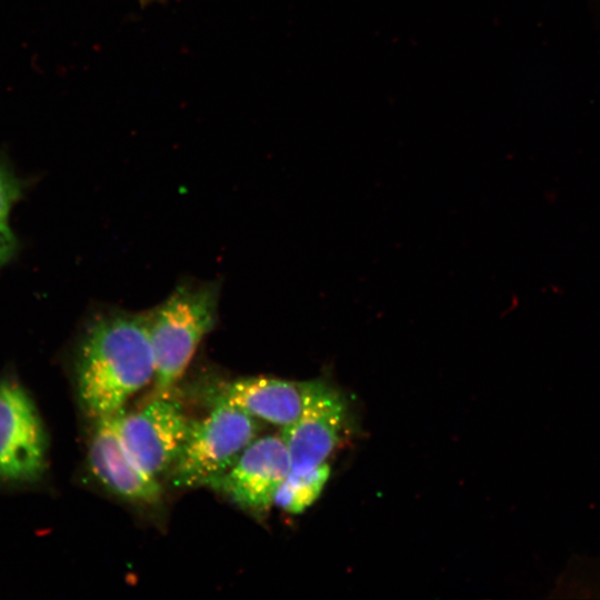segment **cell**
<instances>
[{
  "label": "cell",
  "instance_id": "cell-1",
  "mask_svg": "<svg viewBox=\"0 0 600 600\" xmlns=\"http://www.w3.org/2000/svg\"><path fill=\"white\" fill-rule=\"evenodd\" d=\"M153 378L147 312L109 310L88 323L77 360L78 394L88 417L119 412Z\"/></svg>",
  "mask_w": 600,
  "mask_h": 600
},
{
  "label": "cell",
  "instance_id": "cell-2",
  "mask_svg": "<svg viewBox=\"0 0 600 600\" xmlns=\"http://www.w3.org/2000/svg\"><path fill=\"white\" fill-rule=\"evenodd\" d=\"M217 282H183L148 311L154 358L153 396L172 394L218 318Z\"/></svg>",
  "mask_w": 600,
  "mask_h": 600
},
{
  "label": "cell",
  "instance_id": "cell-3",
  "mask_svg": "<svg viewBox=\"0 0 600 600\" xmlns=\"http://www.w3.org/2000/svg\"><path fill=\"white\" fill-rule=\"evenodd\" d=\"M258 423L240 408L216 400L210 413L192 420L182 449L168 473L171 486H208L222 476L257 438Z\"/></svg>",
  "mask_w": 600,
  "mask_h": 600
},
{
  "label": "cell",
  "instance_id": "cell-4",
  "mask_svg": "<svg viewBox=\"0 0 600 600\" xmlns=\"http://www.w3.org/2000/svg\"><path fill=\"white\" fill-rule=\"evenodd\" d=\"M192 420L171 394L153 396L142 407L118 412V431L134 462L150 477L168 476Z\"/></svg>",
  "mask_w": 600,
  "mask_h": 600
},
{
  "label": "cell",
  "instance_id": "cell-5",
  "mask_svg": "<svg viewBox=\"0 0 600 600\" xmlns=\"http://www.w3.org/2000/svg\"><path fill=\"white\" fill-rule=\"evenodd\" d=\"M301 396L299 416L281 432L290 472L296 474L326 462L340 440L347 413L343 396L322 379L301 382Z\"/></svg>",
  "mask_w": 600,
  "mask_h": 600
},
{
  "label": "cell",
  "instance_id": "cell-6",
  "mask_svg": "<svg viewBox=\"0 0 600 600\" xmlns=\"http://www.w3.org/2000/svg\"><path fill=\"white\" fill-rule=\"evenodd\" d=\"M47 436L28 392L16 381L0 380V480H38L47 468Z\"/></svg>",
  "mask_w": 600,
  "mask_h": 600
},
{
  "label": "cell",
  "instance_id": "cell-7",
  "mask_svg": "<svg viewBox=\"0 0 600 600\" xmlns=\"http://www.w3.org/2000/svg\"><path fill=\"white\" fill-rule=\"evenodd\" d=\"M290 473V459L281 434L256 438L210 488L251 512L267 511Z\"/></svg>",
  "mask_w": 600,
  "mask_h": 600
},
{
  "label": "cell",
  "instance_id": "cell-8",
  "mask_svg": "<svg viewBox=\"0 0 600 600\" xmlns=\"http://www.w3.org/2000/svg\"><path fill=\"white\" fill-rule=\"evenodd\" d=\"M93 422L88 447L92 476L121 499L142 504L158 503L162 497L160 482L148 476L127 451L118 431V412Z\"/></svg>",
  "mask_w": 600,
  "mask_h": 600
},
{
  "label": "cell",
  "instance_id": "cell-9",
  "mask_svg": "<svg viewBox=\"0 0 600 600\" xmlns=\"http://www.w3.org/2000/svg\"><path fill=\"white\" fill-rule=\"evenodd\" d=\"M216 400L226 401L256 419L283 428L300 413L301 382L270 377L241 378L222 384Z\"/></svg>",
  "mask_w": 600,
  "mask_h": 600
},
{
  "label": "cell",
  "instance_id": "cell-10",
  "mask_svg": "<svg viewBox=\"0 0 600 600\" xmlns=\"http://www.w3.org/2000/svg\"><path fill=\"white\" fill-rule=\"evenodd\" d=\"M329 474L326 462L306 473L290 472L277 491L274 503L288 512L303 511L318 499Z\"/></svg>",
  "mask_w": 600,
  "mask_h": 600
},
{
  "label": "cell",
  "instance_id": "cell-11",
  "mask_svg": "<svg viewBox=\"0 0 600 600\" xmlns=\"http://www.w3.org/2000/svg\"><path fill=\"white\" fill-rule=\"evenodd\" d=\"M22 194V181L0 157V227L8 226L11 210Z\"/></svg>",
  "mask_w": 600,
  "mask_h": 600
},
{
  "label": "cell",
  "instance_id": "cell-12",
  "mask_svg": "<svg viewBox=\"0 0 600 600\" xmlns=\"http://www.w3.org/2000/svg\"><path fill=\"white\" fill-rule=\"evenodd\" d=\"M17 248V238L9 226L0 227V268L13 257Z\"/></svg>",
  "mask_w": 600,
  "mask_h": 600
},
{
  "label": "cell",
  "instance_id": "cell-13",
  "mask_svg": "<svg viewBox=\"0 0 600 600\" xmlns=\"http://www.w3.org/2000/svg\"><path fill=\"white\" fill-rule=\"evenodd\" d=\"M142 1H144V2H149V1H151V0H142Z\"/></svg>",
  "mask_w": 600,
  "mask_h": 600
}]
</instances>
